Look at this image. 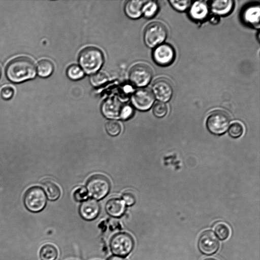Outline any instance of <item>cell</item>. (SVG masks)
<instances>
[{
  "mask_svg": "<svg viewBox=\"0 0 260 260\" xmlns=\"http://www.w3.org/2000/svg\"><path fill=\"white\" fill-rule=\"evenodd\" d=\"M8 79L15 83H19L34 78L36 75L35 63L30 58L21 56L10 60L5 69Z\"/></svg>",
  "mask_w": 260,
  "mask_h": 260,
  "instance_id": "6da1fadb",
  "label": "cell"
},
{
  "mask_svg": "<svg viewBox=\"0 0 260 260\" xmlns=\"http://www.w3.org/2000/svg\"><path fill=\"white\" fill-rule=\"evenodd\" d=\"M78 60L83 72L93 74L101 68L104 58L100 49L94 47H88L80 52Z\"/></svg>",
  "mask_w": 260,
  "mask_h": 260,
  "instance_id": "7a4b0ae2",
  "label": "cell"
},
{
  "mask_svg": "<svg viewBox=\"0 0 260 260\" xmlns=\"http://www.w3.org/2000/svg\"><path fill=\"white\" fill-rule=\"evenodd\" d=\"M112 252L115 255L125 256L128 255L134 247L132 237L126 233H119L114 235L110 242Z\"/></svg>",
  "mask_w": 260,
  "mask_h": 260,
  "instance_id": "3957f363",
  "label": "cell"
},
{
  "mask_svg": "<svg viewBox=\"0 0 260 260\" xmlns=\"http://www.w3.org/2000/svg\"><path fill=\"white\" fill-rule=\"evenodd\" d=\"M167 36V29L165 25L159 22H153L146 27L144 39L145 44L153 48L162 43Z\"/></svg>",
  "mask_w": 260,
  "mask_h": 260,
  "instance_id": "277c9868",
  "label": "cell"
},
{
  "mask_svg": "<svg viewBox=\"0 0 260 260\" xmlns=\"http://www.w3.org/2000/svg\"><path fill=\"white\" fill-rule=\"evenodd\" d=\"M47 202L45 192L40 187L34 186L29 188L24 197L26 208L32 212H38L45 207Z\"/></svg>",
  "mask_w": 260,
  "mask_h": 260,
  "instance_id": "5b68a950",
  "label": "cell"
},
{
  "mask_svg": "<svg viewBox=\"0 0 260 260\" xmlns=\"http://www.w3.org/2000/svg\"><path fill=\"white\" fill-rule=\"evenodd\" d=\"M230 122V117L226 112L216 110L212 112L208 117L206 126L210 133L219 135L228 130Z\"/></svg>",
  "mask_w": 260,
  "mask_h": 260,
  "instance_id": "8992f818",
  "label": "cell"
},
{
  "mask_svg": "<svg viewBox=\"0 0 260 260\" xmlns=\"http://www.w3.org/2000/svg\"><path fill=\"white\" fill-rule=\"evenodd\" d=\"M110 184L108 179L102 175H95L87 182L86 190L88 196L96 200L104 198L109 192Z\"/></svg>",
  "mask_w": 260,
  "mask_h": 260,
  "instance_id": "52a82bcc",
  "label": "cell"
},
{
  "mask_svg": "<svg viewBox=\"0 0 260 260\" xmlns=\"http://www.w3.org/2000/svg\"><path fill=\"white\" fill-rule=\"evenodd\" d=\"M220 246L219 241L211 230H206L200 235L198 247L200 251L206 255H211L215 253Z\"/></svg>",
  "mask_w": 260,
  "mask_h": 260,
  "instance_id": "ba28073f",
  "label": "cell"
},
{
  "mask_svg": "<svg viewBox=\"0 0 260 260\" xmlns=\"http://www.w3.org/2000/svg\"><path fill=\"white\" fill-rule=\"evenodd\" d=\"M152 77V72L148 65L138 63L133 66L129 74V78L132 83L138 87L147 85Z\"/></svg>",
  "mask_w": 260,
  "mask_h": 260,
  "instance_id": "9c48e42d",
  "label": "cell"
},
{
  "mask_svg": "<svg viewBox=\"0 0 260 260\" xmlns=\"http://www.w3.org/2000/svg\"><path fill=\"white\" fill-rule=\"evenodd\" d=\"M132 103L134 106L139 110H148L154 101V96L152 92L146 88H140L133 94Z\"/></svg>",
  "mask_w": 260,
  "mask_h": 260,
  "instance_id": "30bf717a",
  "label": "cell"
},
{
  "mask_svg": "<svg viewBox=\"0 0 260 260\" xmlns=\"http://www.w3.org/2000/svg\"><path fill=\"white\" fill-rule=\"evenodd\" d=\"M152 90L154 96L162 103L169 101L173 92L171 83L164 78L156 80L152 85Z\"/></svg>",
  "mask_w": 260,
  "mask_h": 260,
  "instance_id": "8fae6325",
  "label": "cell"
},
{
  "mask_svg": "<svg viewBox=\"0 0 260 260\" xmlns=\"http://www.w3.org/2000/svg\"><path fill=\"white\" fill-rule=\"evenodd\" d=\"M175 55L173 48L167 44L156 46L153 52V57L155 62L163 66L171 63L175 58Z\"/></svg>",
  "mask_w": 260,
  "mask_h": 260,
  "instance_id": "7c38bea8",
  "label": "cell"
},
{
  "mask_svg": "<svg viewBox=\"0 0 260 260\" xmlns=\"http://www.w3.org/2000/svg\"><path fill=\"white\" fill-rule=\"evenodd\" d=\"M123 106L116 98H110L106 99L102 104V112L108 118H117L120 117Z\"/></svg>",
  "mask_w": 260,
  "mask_h": 260,
  "instance_id": "4fadbf2b",
  "label": "cell"
},
{
  "mask_svg": "<svg viewBox=\"0 0 260 260\" xmlns=\"http://www.w3.org/2000/svg\"><path fill=\"white\" fill-rule=\"evenodd\" d=\"M100 207L99 203L93 199L84 201L79 208L81 216L86 220H92L99 215Z\"/></svg>",
  "mask_w": 260,
  "mask_h": 260,
  "instance_id": "5bb4252c",
  "label": "cell"
},
{
  "mask_svg": "<svg viewBox=\"0 0 260 260\" xmlns=\"http://www.w3.org/2000/svg\"><path fill=\"white\" fill-rule=\"evenodd\" d=\"M260 8L259 5H251L245 9L243 13L244 21L255 27L259 26Z\"/></svg>",
  "mask_w": 260,
  "mask_h": 260,
  "instance_id": "9a60e30c",
  "label": "cell"
},
{
  "mask_svg": "<svg viewBox=\"0 0 260 260\" xmlns=\"http://www.w3.org/2000/svg\"><path fill=\"white\" fill-rule=\"evenodd\" d=\"M105 208L109 215L114 217H118L124 213L125 205L122 200L114 198L107 202Z\"/></svg>",
  "mask_w": 260,
  "mask_h": 260,
  "instance_id": "2e32d148",
  "label": "cell"
},
{
  "mask_svg": "<svg viewBox=\"0 0 260 260\" xmlns=\"http://www.w3.org/2000/svg\"><path fill=\"white\" fill-rule=\"evenodd\" d=\"M234 2L231 0L212 1L210 2V8L214 13L224 15L229 13L232 10Z\"/></svg>",
  "mask_w": 260,
  "mask_h": 260,
  "instance_id": "e0dca14e",
  "label": "cell"
},
{
  "mask_svg": "<svg viewBox=\"0 0 260 260\" xmlns=\"http://www.w3.org/2000/svg\"><path fill=\"white\" fill-rule=\"evenodd\" d=\"M145 2L139 0L127 1L124 7L126 14L133 19L140 17L142 14V9Z\"/></svg>",
  "mask_w": 260,
  "mask_h": 260,
  "instance_id": "ac0fdd59",
  "label": "cell"
},
{
  "mask_svg": "<svg viewBox=\"0 0 260 260\" xmlns=\"http://www.w3.org/2000/svg\"><path fill=\"white\" fill-rule=\"evenodd\" d=\"M208 13L207 5L203 1L194 2L190 8L189 14L191 17L197 20L204 19Z\"/></svg>",
  "mask_w": 260,
  "mask_h": 260,
  "instance_id": "d6986e66",
  "label": "cell"
},
{
  "mask_svg": "<svg viewBox=\"0 0 260 260\" xmlns=\"http://www.w3.org/2000/svg\"><path fill=\"white\" fill-rule=\"evenodd\" d=\"M42 187L49 200L54 201L60 197V190L53 181L50 180H46L43 183Z\"/></svg>",
  "mask_w": 260,
  "mask_h": 260,
  "instance_id": "ffe728a7",
  "label": "cell"
},
{
  "mask_svg": "<svg viewBox=\"0 0 260 260\" xmlns=\"http://www.w3.org/2000/svg\"><path fill=\"white\" fill-rule=\"evenodd\" d=\"M54 70L53 63L47 59H42L37 63V72L39 76L46 78L50 76Z\"/></svg>",
  "mask_w": 260,
  "mask_h": 260,
  "instance_id": "44dd1931",
  "label": "cell"
},
{
  "mask_svg": "<svg viewBox=\"0 0 260 260\" xmlns=\"http://www.w3.org/2000/svg\"><path fill=\"white\" fill-rule=\"evenodd\" d=\"M214 230L216 236L222 241L228 239L231 233L229 225L222 221L215 223L214 225Z\"/></svg>",
  "mask_w": 260,
  "mask_h": 260,
  "instance_id": "7402d4cb",
  "label": "cell"
},
{
  "mask_svg": "<svg viewBox=\"0 0 260 260\" xmlns=\"http://www.w3.org/2000/svg\"><path fill=\"white\" fill-rule=\"evenodd\" d=\"M58 254L57 249L50 244H47L42 247L40 255L42 260H55Z\"/></svg>",
  "mask_w": 260,
  "mask_h": 260,
  "instance_id": "603a6c76",
  "label": "cell"
},
{
  "mask_svg": "<svg viewBox=\"0 0 260 260\" xmlns=\"http://www.w3.org/2000/svg\"><path fill=\"white\" fill-rule=\"evenodd\" d=\"M158 9V5L155 2L147 1L143 5L142 14L147 18H151L156 14Z\"/></svg>",
  "mask_w": 260,
  "mask_h": 260,
  "instance_id": "cb8c5ba5",
  "label": "cell"
},
{
  "mask_svg": "<svg viewBox=\"0 0 260 260\" xmlns=\"http://www.w3.org/2000/svg\"><path fill=\"white\" fill-rule=\"evenodd\" d=\"M67 73L69 78L74 80L80 79L84 75L82 69L76 64L70 66L67 69Z\"/></svg>",
  "mask_w": 260,
  "mask_h": 260,
  "instance_id": "d4e9b609",
  "label": "cell"
},
{
  "mask_svg": "<svg viewBox=\"0 0 260 260\" xmlns=\"http://www.w3.org/2000/svg\"><path fill=\"white\" fill-rule=\"evenodd\" d=\"M107 132L111 136H115L118 135L121 132V125L116 120H111L108 121L105 125Z\"/></svg>",
  "mask_w": 260,
  "mask_h": 260,
  "instance_id": "484cf974",
  "label": "cell"
},
{
  "mask_svg": "<svg viewBox=\"0 0 260 260\" xmlns=\"http://www.w3.org/2000/svg\"><path fill=\"white\" fill-rule=\"evenodd\" d=\"M243 124L239 122H233L229 129V134L233 138H237L241 136L244 132Z\"/></svg>",
  "mask_w": 260,
  "mask_h": 260,
  "instance_id": "4316f807",
  "label": "cell"
},
{
  "mask_svg": "<svg viewBox=\"0 0 260 260\" xmlns=\"http://www.w3.org/2000/svg\"><path fill=\"white\" fill-rule=\"evenodd\" d=\"M90 81L94 86H100L107 82L108 77L104 73L98 72L90 77Z\"/></svg>",
  "mask_w": 260,
  "mask_h": 260,
  "instance_id": "83f0119b",
  "label": "cell"
},
{
  "mask_svg": "<svg viewBox=\"0 0 260 260\" xmlns=\"http://www.w3.org/2000/svg\"><path fill=\"white\" fill-rule=\"evenodd\" d=\"M152 112L156 117L161 118L167 114L168 107L164 103L161 102H157L154 105Z\"/></svg>",
  "mask_w": 260,
  "mask_h": 260,
  "instance_id": "f1b7e54d",
  "label": "cell"
},
{
  "mask_svg": "<svg viewBox=\"0 0 260 260\" xmlns=\"http://www.w3.org/2000/svg\"><path fill=\"white\" fill-rule=\"evenodd\" d=\"M172 7L177 11H183L186 10L191 5V1H170Z\"/></svg>",
  "mask_w": 260,
  "mask_h": 260,
  "instance_id": "f546056e",
  "label": "cell"
},
{
  "mask_svg": "<svg viewBox=\"0 0 260 260\" xmlns=\"http://www.w3.org/2000/svg\"><path fill=\"white\" fill-rule=\"evenodd\" d=\"M88 197L87 191L84 187H80L77 189L74 193V197L77 201H85Z\"/></svg>",
  "mask_w": 260,
  "mask_h": 260,
  "instance_id": "4dcf8cb0",
  "label": "cell"
},
{
  "mask_svg": "<svg viewBox=\"0 0 260 260\" xmlns=\"http://www.w3.org/2000/svg\"><path fill=\"white\" fill-rule=\"evenodd\" d=\"M14 93L13 88L10 86H5L1 90V96L5 100L11 99Z\"/></svg>",
  "mask_w": 260,
  "mask_h": 260,
  "instance_id": "1f68e13d",
  "label": "cell"
},
{
  "mask_svg": "<svg viewBox=\"0 0 260 260\" xmlns=\"http://www.w3.org/2000/svg\"><path fill=\"white\" fill-rule=\"evenodd\" d=\"M133 113L134 110L131 106L129 105L123 106L119 118L126 120L131 118L133 116Z\"/></svg>",
  "mask_w": 260,
  "mask_h": 260,
  "instance_id": "d6a6232c",
  "label": "cell"
},
{
  "mask_svg": "<svg viewBox=\"0 0 260 260\" xmlns=\"http://www.w3.org/2000/svg\"><path fill=\"white\" fill-rule=\"evenodd\" d=\"M122 199L125 205L127 206H132L134 205L136 202V198L134 194L129 191L124 192L122 196Z\"/></svg>",
  "mask_w": 260,
  "mask_h": 260,
  "instance_id": "836d02e7",
  "label": "cell"
},
{
  "mask_svg": "<svg viewBox=\"0 0 260 260\" xmlns=\"http://www.w3.org/2000/svg\"><path fill=\"white\" fill-rule=\"evenodd\" d=\"M108 260H126L123 257L119 256L117 255H113L110 257Z\"/></svg>",
  "mask_w": 260,
  "mask_h": 260,
  "instance_id": "e575fe53",
  "label": "cell"
},
{
  "mask_svg": "<svg viewBox=\"0 0 260 260\" xmlns=\"http://www.w3.org/2000/svg\"><path fill=\"white\" fill-rule=\"evenodd\" d=\"M204 260H217V259H215L214 258L210 257V258H206L204 259Z\"/></svg>",
  "mask_w": 260,
  "mask_h": 260,
  "instance_id": "d590c367",
  "label": "cell"
},
{
  "mask_svg": "<svg viewBox=\"0 0 260 260\" xmlns=\"http://www.w3.org/2000/svg\"><path fill=\"white\" fill-rule=\"evenodd\" d=\"M1 74H2V69H1V68L0 67V77H1Z\"/></svg>",
  "mask_w": 260,
  "mask_h": 260,
  "instance_id": "8d00e7d4",
  "label": "cell"
}]
</instances>
